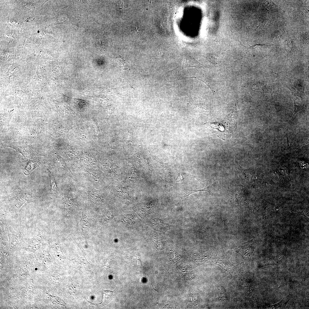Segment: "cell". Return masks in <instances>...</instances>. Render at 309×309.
<instances>
[{
  "label": "cell",
  "instance_id": "obj_3",
  "mask_svg": "<svg viewBox=\"0 0 309 309\" xmlns=\"http://www.w3.org/2000/svg\"><path fill=\"white\" fill-rule=\"evenodd\" d=\"M211 189L212 186L211 185H210L206 187L201 189H184L181 197L183 198H185L188 197L191 194L200 191H207L210 193L211 192Z\"/></svg>",
  "mask_w": 309,
  "mask_h": 309
},
{
  "label": "cell",
  "instance_id": "obj_1",
  "mask_svg": "<svg viewBox=\"0 0 309 309\" xmlns=\"http://www.w3.org/2000/svg\"><path fill=\"white\" fill-rule=\"evenodd\" d=\"M253 241L241 243L235 247V251L239 254L245 260H250L254 249Z\"/></svg>",
  "mask_w": 309,
  "mask_h": 309
},
{
  "label": "cell",
  "instance_id": "obj_10",
  "mask_svg": "<svg viewBox=\"0 0 309 309\" xmlns=\"http://www.w3.org/2000/svg\"><path fill=\"white\" fill-rule=\"evenodd\" d=\"M186 174L183 173H180L177 177L176 179V181L181 182L184 180L186 177Z\"/></svg>",
  "mask_w": 309,
  "mask_h": 309
},
{
  "label": "cell",
  "instance_id": "obj_9",
  "mask_svg": "<svg viewBox=\"0 0 309 309\" xmlns=\"http://www.w3.org/2000/svg\"><path fill=\"white\" fill-rule=\"evenodd\" d=\"M118 65L122 69L125 70L124 66L126 64L125 60L121 57L118 59Z\"/></svg>",
  "mask_w": 309,
  "mask_h": 309
},
{
  "label": "cell",
  "instance_id": "obj_7",
  "mask_svg": "<svg viewBox=\"0 0 309 309\" xmlns=\"http://www.w3.org/2000/svg\"><path fill=\"white\" fill-rule=\"evenodd\" d=\"M218 289L219 293L218 298L220 300H225L226 299V297L225 291L224 288L222 286H220L218 287Z\"/></svg>",
  "mask_w": 309,
  "mask_h": 309
},
{
  "label": "cell",
  "instance_id": "obj_8",
  "mask_svg": "<svg viewBox=\"0 0 309 309\" xmlns=\"http://www.w3.org/2000/svg\"><path fill=\"white\" fill-rule=\"evenodd\" d=\"M49 175L51 188L53 189H54L53 187H55L54 185L55 184V181L52 174L49 171Z\"/></svg>",
  "mask_w": 309,
  "mask_h": 309
},
{
  "label": "cell",
  "instance_id": "obj_5",
  "mask_svg": "<svg viewBox=\"0 0 309 309\" xmlns=\"http://www.w3.org/2000/svg\"><path fill=\"white\" fill-rule=\"evenodd\" d=\"M292 99L294 102V109L291 117L293 116L298 111L301 110L304 105L302 102L301 97L298 98L293 96Z\"/></svg>",
  "mask_w": 309,
  "mask_h": 309
},
{
  "label": "cell",
  "instance_id": "obj_4",
  "mask_svg": "<svg viewBox=\"0 0 309 309\" xmlns=\"http://www.w3.org/2000/svg\"><path fill=\"white\" fill-rule=\"evenodd\" d=\"M183 65L184 68L198 67L200 66L197 61L189 56H187L184 58Z\"/></svg>",
  "mask_w": 309,
  "mask_h": 309
},
{
  "label": "cell",
  "instance_id": "obj_2",
  "mask_svg": "<svg viewBox=\"0 0 309 309\" xmlns=\"http://www.w3.org/2000/svg\"><path fill=\"white\" fill-rule=\"evenodd\" d=\"M93 218H88L86 213H82L81 219L80 222V225L82 232L86 233L88 232L91 226V223Z\"/></svg>",
  "mask_w": 309,
  "mask_h": 309
},
{
  "label": "cell",
  "instance_id": "obj_6",
  "mask_svg": "<svg viewBox=\"0 0 309 309\" xmlns=\"http://www.w3.org/2000/svg\"><path fill=\"white\" fill-rule=\"evenodd\" d=\"M38 165L39 163L37 162L29 161L24 169V174L26 175L29 174Z\"/></svg>",
  "mask_w": 309,
  "mask_h": 309
}]
</instances>
